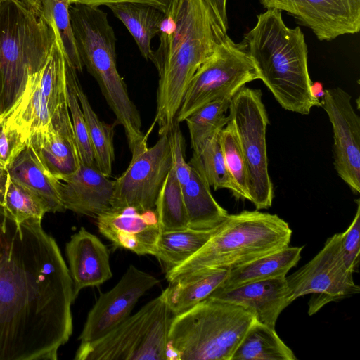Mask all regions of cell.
<instances>
[{
  "instance_id": "cell-1",
  "label": "cell",
  "mask_w": 360,
  "mask_h": 360,
  "mask_svg": "<svg viewBox=\"0 0 360 360\" xmlns=\"http://www.w3.org/2000/svg\"><path fill=\"white\" fill-rule=\"evenodd\" d=\"M72 281L41 220L0 214V360H56L72 333Z\"/></svg>"
},
{
  "instance_id": "cell-2",
  "label": "cell",
  "mask_w": 360,
  "mask_h": 360,
  "mask_svg": "<svg viewBox=\"0 0 360 360\" xmlns=\"http://www.w3.org/2000/svg\"><path fill=\"white\" fill-rule=\"evenodd\" d=\"M150 60L159 75L153 124L169 134L193 75L228 36L204 0H176L162 23Z\"/></svg>"
},
{
  "instance_id": "cell-3",
  "label": "cell",
  "mask_w": 360,
  "mask_h": 360,
  "mask_svg": "<svg viewBox=\"0 0 360 360\" xmlns=\"http://www.w3.org/2000/svg\"><path fill=\"white\" fill-rule=\"evenodd\" d=\"M242 43L259 79L283 108L308 115L313 107H320L312 93L304 34L299 27L285 25L281 11L269 8L259 14Z\"/></svg>"
},
{
  "instance_id": "cell-4",
  "label": "cell",
  "mask_w": 360,
  "mask_h": 360,
  "mask_svg": "<svg viewBox=\"0 0 360 360\" xmlns=\"http://www.w3.org/2000/svg\"><path fill=\"white\" fill-rule=\"evenodd\" d=\"M292 231L277 214L258 210L229 214L208 241L178 266L165 273L174 278L205 267L231 269L289 245Z\"/></svg>"
},
{
  "instance_id": "cell-5",
  "label": "cell",
  "mask_w": 360,
  "mask_h": 360,
  "mask_svg": "<svg viewBox=\"0 0 360 360\" xmlns=\"http://www.w3.org/2000/svg\"><path fill=\"white\" fill-rule=\"evenodd\" d=\"M70 18L83 66L96 80L126 137H136L142 132L141 117L117 69L116 37L107 13L99 6L73 4Z\"/></svg>"
},
{
  "instance_id": "cell-6",
  "label": "cell",
  "mask_w": 360,
  "mask_h": 360,
  "mask_svg": "<svg viewBox=\"0 0 360 360\" xmlns=\"http://www.w3.org/2000/svg\"><path fill=\"white\" fill-rule=\"evenodd\" d=\"M255 320L245 307L209 297L172 316L168 333L169 359L231 360Z\"/></svg>"
},
{
  "instance_id": "cell-7",
  "label": "cell",
  "mask_w": 360,
  "mask_h": 360,
  "mask_svg": "<svg viewBox=\"0 0 360 360\" xmlns=\"http://www.w3.org/2000/svg\"><path fill=\"white\" fill-rule=\"evenodd\" d=\"M56 41L40 13L21 0L0 4V117L23 92L29 76L46 60Z\"/></svg>"
},
{
  "instance_id": "cell-8",
  "label": "cell",
  "mask_w": 360,
  "mask_h": 360,
  "mask_svg": "<svg viewBox=\"0 0 360 360\" xmlns=\"http://www.w3.org/2000/svg\"><path fill=\"white\" fill-rule=\"evenodd\" d=\"M172 315L166 290L99 340L79 345L75 360L169 359L168 333Z\"/></svg>"
},
{
  "instance_id": "cell-9",
  "label": "cell",
  "mask_w": 360,
  "mask_h": 360,
  "mask_svg": "<svg viewBox=\"0 0 360 360\" xmlns=\"http://www.w3.org/2000/svg\"><path fill=\"white\" fill-rule=\"evenodd\" d=\"M262 98L260 89L245 86L232 97L229 107V121L234 127L246 165L250 201L258 210L270 207L274 199L266 153L269 120Z\"/></svg>"
},
{
  "instance_id": "cell-10",
  "label": "cell",
  "mask_w": 360,
  "mask_h": 360,
  "mask_svg": "<svg viewBox=\"0 0 360 360\" xmlns=\"http://www.w3.org/2000/svg\"><path fill=\"white\" fill-rule=\"evenodd\" d=\"M257 79L259 75L243 44H236L227 36L193 75L175 121L184 122L212 101L233 97L247 83Z\"/></svg>"
},
{
  "instance_id": "cell-11",
  "label": "cell",
  "mask_w": 360,
  "mask_h": 360,
  "mask_svg": "<svg viewBox=\"0 0 360 360\" xmlns=\"http://www.w3.org/2000/svg\"><path fill=\"white\" fill-rule=\"evenodd\" d=\"M153 127L152 124L143 140L131 150L128 167L114 181L111 209L139 212L155 209L172 158L168 134L160 135L155 145L148 146V136Z\"/></svg>"
},
{
  "instance_id": "cell-12",
  "label": "cell",
  "mask_w": 360,
  "mask_h": 360,
  "mask_svg": "<svg viewBox=\"0 0 360 360\" xmlns=\"http://www.w3.org/2000/svg\"><path fill=\"white\" fill-rule=\"evenodd\" d=\"M290 300L309 294L308 314L312 316L326 304L338 302L360 292L353 273L346 266L341 250L340 233L326 241L323 248L305 265L286 276Z\"/></svg>"
},
{
  "instance_id": "cell-13",
  "label": "cell",
  "mask_w": 360,
  "mask_h": 360,
  "mask_svg": "<svg viewBox=\"0 0 360 360\" xmlns=\"http://www.w3.org/2000/svg\"><path fill=\"white\" fill-rule=\"evenodd\" d=\"M160 283L155 276L131 264L119 282L100 294L79 337V345L95 342L125 321L138 300Z\"/></svg>"
},
{
  "instance_id": "cell-14",
  "label": "cell",
  "mask_w": 360,
  "mask_h": 360,
  "mask_svg": "<svg viewBox=\"0 0 360 360\" xmlns=\"http://www.w3.org/2000/svg\"><path fill=\"white\" fill-rule=\"evenodd\" d=\"M320 107L327 113L333 131L334 167L354 193L360 192V118L351 96L338 87L323 91Z\"/></svg>"
},
{
  "instance_id": "cell-15",
  "label": "cell",
  "mask_w": 360,
  "mask_h": 360,
  "mask_svg": "<svg viewBox=\"0 0 360 360\" xmlns=\"http://www.w3.org/2000/svg\"><path fill=\"white\" fill-rule=\"evenodd\" d=\"M266 9L284 11L321 41L358 33L360 0H259Z\"/></svg>"
},
{
  "instance_id": "cell-16",
  "label": "cell",
  "mask_w": 360,
  "mask_h": 360,
  "mask_svg": "<svg viewBox=\"0 0 360 360\" xmlns=\"http://www.w3.org/2000/svg\"><path fill=\"white\" fill-rule=\"evenodd\" d=\"M96 218L98 231L115 247L155 256L161 232L155 211L110 208Z\"/></svg>"
},
{
  "instance_id": "cell-17",
  "label": "cell",
  "mask_w": 360,
  "mask_h": 360,
  "mask_svg": "<svg viewBox=\"0 0 360 360\" xmlns=\"http://www.w3.org/2000/svg\"><path fill=\"white\" fill-rule=\"evenodd\" d=\"M58 191L65 210L96 217L111 208L114 181L96 165L81 164L75 173L59 180Z\"/></svg>"
},
{
  "instance_id": "cell-18",
  "label": "cell",
  "mask_w": 360,
  "mask_h": 360,
  "mask_svg": "<svg viewBox=\"0 0 360 360\" xmlns=\"http://www.w3.org/2000/svg\"><path fill=\"white\" fill-rule=\"evenodd\" d=\"M209 297L242 306L251 311L257 321L272 328L283 310L292 303L286 277L217 288Z\"/></svg>"
},
{
  "instance_id": "cell-19",
  "label": "cell",
  "mask_w": 360,
  "mask_h": 360,
  "mask_svg": "<svg viewBox=\"0 0 360 360\" xmlns=\"http://www.w3.org/2000/svg\"><path fill=\"white\" fill-rule=\"evenodd\" d=\"M51 122L49 129L32 135L28 143L36 150L50 172L60 180L75 173L81 162L69 108L54 115Z\"/></svg>"
},
{
  "instance_id": "cell-20",
  "label": "cell",
  "mask_w": 360,
  "mask_h": 360,
  "mask_svg": "<svg viewBox=\"0 0 360 360\" xmlns=\"http://www.w3.org/2000/svg\"><path fill=\"white\" fill-rule=\"evenodd\" d=\"M65 252L74 300L82 289L98 286L112 276L107 247L84 228L71 236Z\"/></svg>"
},
{
  "instance_id": "cell-21",
  "label": "cell",
  "mask_w": 360,
  "mask_h": 360,
  "mask_svg": "<svg viewBox=\"0 0 360 360\" xmlns=\"http://www.w3.org/2000/svg\"><path fill=\"white\" fill-rule=\"evenodd\" d=\"M6 172L10 178L38 195L46 204L49 212H65L58 184L36 150L27 144Z\"/></svg>"
},
{
  "instance_id": "cell-22",
  "label": "cell",
  "mask_w": 360,
  "mask_h": 360,
  "mask_svg": "<svg viewBox=\"0 0 360 360\" xmlns=\"http://www.w3.org/2000/svg\"><path fill=\"white\" fill-rule=\"evenodd\" d=\"M229 269H198L169 281L166 298L172 316L182 314L207 298L227 277Z\"/></svg>"
},
{
  "instance_id": "cell-23",
  "label": "cell",
  "mask_w": 360,
  "mask_h": 360,
  "mask_svg": "<svg viewBox=\"0 0 360 360\" xmlns=\"http://www.w3.org/2000/svg\"><path fill=\"white\" fill-rule=\"evenodd\" d=\"M40 69L29 76L21 96L3 117L7 124L20 130L28 141L34 133L47 129L52 125L41 88Z\"/></svg>"
},
{
  "instance_id": "cell-24",
  "label": "cell",
  "mask_w": 360,
  "mask_h": 360,
  "mask_svg": "<svg viewBox=\"0 0 360 360\" xmlns=\"http://www.w3.org/2000/svg\"><path fill=\"white\" fill-rule=\"evenodd\" d=\"M303 247L286 246L243 265L229 269L228 275L218 288H231L245 283L286 277L301 258Z\"/></svg>"
},
{
  "instance_id": "cell-25",
  "label": "cell",
  "mask_w": 360,
  "mask_h": 360,
  "mask_svg": "<svg viewBox=\"0 0 360 360\" xmlns=\"http://www.w3.org/2000/svg\"><path fill=\"white\" fill-rule=\"evenodd\" d=\"M134 39L142 56L150 60L151 41L158 35L165 13L151 5L118 2L107 5Z\"/></svg>"
},
{
  "instance_id": "cell-26",
  "label": "cell",
  "mask_w": 360,
  "mask_h": 360,
  "mask_svg": "<svg viewBox=\"0 0 360 360\" xmlns=\"http://www.w3.org/2000/svg\"><path fill=\"white\" fill-rule=\"evenodd\" d=\"M190 179L182 186L188 227L193 229H210L218 226L228 215L214 198L210 186L191 167Z\"/></svg>"
},
{
  "instance_id": "cell-27",
  "label": "cell",
  "mask_w": 360,
  "mask_h": 360,
  "mask_svg": "<svg viewBox=\"0 0 360 360\" xmlns=\"http://www.w3.org/2000/svg\"><path fill=\"white\" fill-rule=\"evenodd\" d=\"M216 227L201 230L188 227L161 231L155 257L165 272L178 266L198 252L210 238Z\"/></svg>"
},
{
  "instance_id": "cell-28",
  "label": "cell",
  "mask_w": 360,
  "mask_h": 360,
  "mask_svg": "<svg viewBox=\"0 0 360 360\" xmlns=\"http://www.w3.org/2000/svg\"><path fill=\"white\" fill-rule=\"evenodd\" d=\"M291 349L280 338L275 328L259 323H252L231 360H296Z\"/></svg>"
},
{
  "instance_id": "cell-29",
  "label": "cell",
  "mask_w": 360,
  "mask_h": 360,
  "mask_svg": "<svg viewBox=\"0 0 360 360\" xmlns=\"http://www.w3.org/2000/svg\"><path fill=\"white\" fill-rule=\"evenodd\" d=\"M220 131L207 139L199 149L193 150L188 164L214 190L229 189L236 198L240 199V191L226 165L220 143Z\"/></svg>"
},
{
  "instance_id": "cell-30",
  "label": "cell",
  "mask_w": 360,
  "mask_h": 360,
  "mask_svg": "<svg viewBox=\"0 0 360 360\" xmlns=\"http://www.w3.org/2000/svg\"><path fill=\"white\" fill-rule=\"evenodd\" d=\"M3 185L0 187V214L21 223L29 219L41 220L49 208L36 193L1 172Z\"/></svg>"
},
{
  "instance_id": "cell-31",
  "label": "cell",
  "mask_w": 360,
  "mask_h": 360,
  "mask_svg": "<svg viewBox=\"0 0 360 360\" xmlns=\"http://www.w3.org/2000/svg\"><path fill=\"white\" fill-rule=\"evenodd\" d=\"M76 91L86 120L96 164L104 175L110 177L115 160L114 127L99 120L78 79Z\"/></svg>"
},
{
  "instance_id": "cell-32",
  "label": "cell",
  "mask_w": 360,
  "mask_h": 360,
  "mask_svg": "<svg viewBox=\"0 0 360 360\" xmlns=\"http://www.w3.org/2000/svg\"><path fill=\"white\" fill-rule=\"evenodd\" d=\"M40 71L41 88L51 117L68 107L66 58L56 40Z\"/></svg>"
},
{
  "instance_id": "cell-33",
  "label": "cell",
  "mask_w": 360,
  "mask_h": 360,
  "mask_svg": "<svg viewBox=\"0 0 360 360\" xmlns=\"http://www.w3.org/2000/svg\"><path fill=\"white\" fill-rule=\"evenodd\" d=\"M154 211L161 231L188 228L182 188L173 166L159 192Z\"/></svg>"
},
{
  "instance_id": "cell-34",
  "label": "cell",
  "mask_w": 360,
  "mask_h": 360,
  "mask_svg": "<svg viewBox=\"0 0 360 360\" xmlns=\"http://www.w3.org/2000/svg\"><path fill=\"white\" fill-rule=\"evenodd\" d=\"M231 98L226 96L212 101L185 119L193 150L199 149L207 139L226 125L229 117L226 112Z\"/></svg>"
},
{
  "instance_id": "cell-35",
  "label": "cell",
  "mask_w": 360,
  "mask_h": 360,
  "mask_svg": "<svg viewBox=\"0 0 360 360\" xmlns=\"http://www.w3.org/2000/svg\"><path fill=\"white\" fill-rule=\"evenodd\" d=\"M69 0H41V15L53 30L56 40L62 46L67 62L82 72L83 65L79 58L72 30Z\"/></svg>"
},
{
  "instance_id": "cell-36",
  "label": "cell",
  "mask_w": 360,
  "mask_h": 360,
  "mask_svg": "<svg viewBox=\"0 0 360 360\" xmlns=\"http://www.w3.org/2000/svg\"><path fill=\"white\" fill-rule=\"evenodd\" d=\"M68 105L81 164L96 165L86 120L76 91L77 71L66 60Z\"/></svg>"
},
{
  "instance_id": "cell-37",
  "label": "cell",
  "mask_w": 360,
  "mask_h": 360,
  "mask_svg": "<svg viewBox=\"0 0 360 360\" xmlns=\"http://www.w3.org/2000/svg\"><path fill=\"white\" fill-rule=\"evenodd\" d=\"M219 139L226 165L240 191V199L250 201L246 165L234 127L230 121L220 131Z\"/></svg>"
},
{
  "instance_id": "cell-38",
  "label": "cell",
  "mask_w": 360,
  "mask_h": 360,
  "mask_svg": "<svg viewBox=\"0 0 360 360\" xmlns=\"http://www.w3.org/2000/svg\"><path fill=\"white\" fill-rule=\"evenodd\" d=\"M28 144L25 136L15 127L0 122V171L6 172L13 160Z\"/></svg>"
},
{
  "instance_id": "cell-39",
  "label": "cell",
  "mask_w": 360,
  "mask_h": 360,
  "mask_svg": "<svg viewBox=\"0 0 360 360\" xmlns=\"http://www.w3.org/2000/svg\"><path fill=\"white\" fill-rule=\"evenodd\" d=\"M354 217L345 232L340 233V244L343 259L347 268L353 274L358 271L360 253V202Z\"/></svg>"
},
{
  "instance_id": "cell-40",
  "label": "cell",
  "mask_w": 360,
  "mask_h": 360,
  "mask_svg": "<svg viewBox=\"0 0 360 360\" xmlns=\"http://www.w3.org/2000/svg\"><path fill=\"white\" fill-rule=\"evenodd\" d=\"M179 124L177 122H174L168 135L172 153V166L182 187L190 179L192 168L185 160L184 139Z\"/></svg>"
},
{
  "instance_id": "cell-41",
  "label": "cell",
  "mask_w": 360,
  "mask_h": 360,
  "mask_svg": "<svg viewBox=\"0 0 360 360\" xmlns=\"http://www.w3.org/2000/svg\"><path fill=\"white\" fill-rule=\"evenodd\" d=\"M70 4H78L93 6H107L112 3L132 2L151 5L167 13L176 0H69Z\"/></svg>"
},
{
  "instance_id": "cell-42",
  "label": "cell",
  "mask_w": 360,
  "mask_h": 360,
  "mask_svg": "<svg viewBox=\"0 0 360 360\" xmlns=\"http://www.w3.org/2000/svg\"><path fill=\"white\" fill-rule=\"evenodd\" d=\"M213 11L223 30L227 32L228 19L226 15L227 0H204Z\"/></svg>"
},
{
  "instance_id": "cell-43",
  "label": "cell",
  "mask_w": 360,
  "mask_h": 360,
  "mask_svg": "<svg viewBox=\"0 0 360 360\" xmlns=\"http://www.w3.org/2000/svg\"><path fill=\"white\" fill-rule=\"evenodd\" d=\"M25 4L33 8L36 12L41 14V0H21Z\"/></svg>"
},
{
  "instance_id": "cell-44",
  "label": "cell",
  "mask_w": 360,
  "mask_h": 360,
  "mask_svg": "<svg viewBox=\"0 0 360 360\" xmlns=\"http://www.w3.org/2000/svg\"><path fill=\"white\" fill-rule=\"evenodd\" d=\"M6 0H0V4Z\"/></svg>"
},
{
  "instance_id": "cell-45",
  "label": "cell",
  "mask_w": 360,
  "mask_h": 360,
  "mask_svg": "<svg viewBox=\"0 0 360 360\" xmlns=\"http://www.w3.org/2000/svg\"><path fill=\"white\" fill-rule=\"evenodd\" d=\"M1 120H2V119L0 117V122L1 121Z\"/></svg>"
},
{
  "instance_id": "cell-46",
  "label": "cell",
  "mask_w": 360,
  "mask_h": 360,
  "mask_svg": "<svg viewBox=\"0 0 360 360\" xmlns=\"http://www.w3.org/2000/svg\"><path fill=\"white\" fill-rule=\"evenodd\" d=\"M1 171H0V174H1Z\"/></svg>"
}]
</instances>
